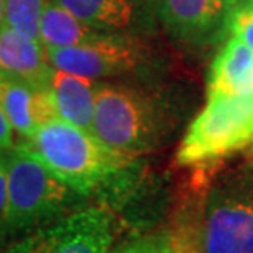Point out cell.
<instances>
[{
  "instance_id": "obj_17",
  "label": "cell",
  "mask_w": 253,
  "mask_h": 253,
  "mask_svg": "<svg viewBox=\"0 0 253 253\" xmlns=\"http://www.w3.org/2000/svg\"><path fill=\"white\" fill-rule=\"evenodd\" d=\"M229 31L253 52V0H239L230 18Z\"/></svg>"
},
{
  "instance_id": "obj_18",
  "label": "cell",
  "mask_w": 253,
  "mask_h": 253,
  "mask_svg": "<svg viewBox=\"0 0 253 253\" xmlns=\"http://www.w3.org/2000/svg\"><path fill=\"white\" fill-rule=\"evenodd\" d=\"M8 190H7V165L3 152L0 150V250L8 245Z\"/></svg>"
},
{
  "instance_id": "obj_14",
  "label": "cell",
  "mask_w": 253,
  "mask_h": 253,
  "mask_svg": "<svg viewBox=\"0 0 253 253\" xmlns=\"http://www.w3.org/2000/svg\"><path fill=\"white\" fill-rule=\"evenodd\" d=\"M100 31L90 28L67 8L47 0L40 20V41L44 47H69L87 42Z\"/></svg>"
},
{
  "instance_id": "obj_5",
  "label": "cell",
  "mask_w": 253,
  "mask_h": 253,
  "mask_svg": "<svg viewBox=\"0 0 253 253\" xmlns=\"http://www.w3.org/2000/svg\"><path fill=\"white\" fill-rule=\"evenodd\" d=\"M253 142V96L208 95L176 150V164L199 167L222 162Z\"/></svg>"
},
{
  "instance_id": "obj_21",
  "label": "cell",
  "mask_w": 253,
  "mask_h": 253,
  "mask_svg": "<svg viewBox=\"0 0 253 253\" xmlns=\"http://www.w3.org/2000/svg\"><path fill=\"white\" fill-rule=\"evenodd\" d=\"M252 145H253V142H252Z\"/></svg>"
},
{
  "instance_id": "obj_12",
  "label": "cell",
  "mask_w": 253,
  "mask_h": 253,
  "mask_svg": "<svg viewBox=\"0 0 253 253\" xmlns=\"http://www.w3.org/2000/svg\"><path fill=\"white\" fill-rule=\"evenodd\" d=\"M253 96V52L232 36L214 57L208 79V95Z\"/></svg>"
},
{
  "instance_id": "obj_4",
  "label": "cell",
  "mask_w": 253,
  "mask_h": 253,
  "mask_svg": "<svg viewBox=\"0 0 253 253\" xmlns=\"http://www.w3.org/2000/svg\"><path fill=\"white\" fill-rule=\"evenodd\" d=\"M2 152L7 165L8 244L85 206L87 196L52 173L23 144Z\"/></svg>"
},
{
  "instance_id": "obj_1",
  "label": "cell",
  "mask_w": 253,
  "mask_h": 253,
  "mask_svg": "<svg viewBox=\"0 0 253 253\" xmlns=\"http://www.w3.org/2000/svg\"><path fill=\"white\" fill-rule=\"evenodd\" d=\"M38 159L85 196L118 198L137 178V160L108 149L93 132L54 118L21 141Z\"/></svg>"
},
{
  "instance_id": "obj_16",
  "label": "cell",
  "mask_w": 253,
  "mask_h": 253,
  "mask_svg": "<svg viewBox=\"0 0 253 253\" xmlns=\"http://www.w3.org/2000/svg\"><path fill=\"white\" fill-rule=\"evenodd\" d=\"M47 0H5V23L40 40V20Z\"/></svg>"
},
{
  "instance_id": "obj_9",
  "label": "cell",
  "mask_w": 253,
  "mask_h": 253,
  "mask_svg": "<svg viewBox=\"0 0 253 253\" xmlns=\"http://www.w3.org/2000/svg\"><path fill=\"white\" fill-rule=\"evenodd\" d=\"M100 33L149 36L155 30V0H52Z\"/></svg>"
},
{
  "instance_id": "obj_6",
  "label": "cell",
  "mask_w": 253,
  "mask_h": 253,
  "mask_svg": "<svg viewBox=\"0 0 253 253\" xmlns=\"http://www.w3.org/2000/svg\"><path fill=\"white\" fill-rule=\"evenodd\" d=\"M121 219L110 204L84 206L8 244L0 253H110Z\"/></svg>"
},
{
  "instance_id": "obj_15",
  "label": "cell",
  "mask_w": 253,
  "mask_h": 253,
  "mask_svg": "<svg viewBox=\"0 0 253 253\" xmlns=\"http://www.w3.org/2000/svg\"><path fill=\"white\" fill-rule=\"evenodd\" d=\"M169 253H203L199 244L198 224L195 216V206L190 195L185 196L175 225L170 230V252Z\"/></svg>"
},
{
  "instance_id": "obj_20",
  "label": "cell",
  "mask_w": 253,
  "mask_h": 253,
  "mask_svg": "<svg viewBox=\"0 0 253 253\" xmlns=\"http://www.w3.org/2000/svg\"><path fill=\"white\" fill-rule=\"evenodd\" d=\"M5 23V0H0V28Z\"/></svg>"
},
{
  "instance_id": "obj_19",
  "label": "cell",
  "mask_w": 253,
  "mask_h": 253,
  "mask_svg": "<svg viewBox=\"0 0 253 253\" xmlns=\"http://www.w3.org/2000/svg\"><path fill=\"white\" fill-rule=\"evenodd\" d=\"M15 145V131L0 105V150H8Z\"/></svg>"
},
{
  "instance_id": "obj_11",
  "label": "cell",
  "mask_w": 253,
  "mask_h": 253,
  "mask_svg": "<svg viewBox=\"0 0 253 253\" xmlns=\"http://www.w3.org/2000/svg\"><path fill=\"white\" fill-rule=\"evenodd\" d=\"M54 67L46 47L3 23L0 28V74L20 79L36 88H49Z\"/></svg>"
},
{
  "instance_id": "obj_13",
  "label": "cell",
  "mask_w": 253,
  "mask_h": 253,
  "mask_svg": "<svg viewBox=\"0 0 253 253\" xmlns=\"http://www.w3.org/2000/svg\"><path fill=\"white\" fill-rule=\"evenodd\" d=\"M52 100L61 120L90 131L93 129L95 91L93 80L54 69L49 85Z\"/></svg>"
},
{
  "instance_id": "obj_2",
  "label": "cell",
  "mask_w": 253,
  "mask_h": 253,
  "mask_svg": "<svg viewBox=\"0 0 253 253\" xmlns=\"http://www.w3.org/2000/svg\"><path fill=\"white\" fill-rule=\"evenodd\" d=\"M190 195L203 253H253V167H196Z\"/></svg>"
},
{
  "instance_id": "obj_8",
  "label": "cell",
  "mask_w": 253,
  "mask_h": 253,
  "mask_svg": "<svg viewBox=\"0 0 253 253\" xmlns=\"http://www.w3.org/2000/svg\"><path fill=\"white\" fill-rule=\"evenodd\" d=\"M239 0H155L157 18L180 44L204 49L230 33V18Z\"/></svg>"
},
{
  "instance_id": "obj_10",
  "label": "cell",
  "mask_w": 253,
  "mask_h": 253,
  "mask_svg": "<svg viewBox=\"0 0 253 253\" xmlns=\"http://www.w3.org/2000/svg\"><path fill=\"white\" fill-rule=\"evenodd\" d=\"M0 105L21 141L30 139L41 125L59 118L49 88H36L5 74H0Z\"/></svg>"
},
{
  "instance_id": "obj_7",
  "label": "cell",
  "mask_w": 253,
  "mask_h": 253,
  "mask_svg": "<svg viewBox=\"0 0 253 253\" xmlns=\"http://www.w3.org/2000/svg\"><path fill=\"white\" fill-rule=\"evenodd\" d=\"M147 36L98 33L87 42L69 47H46L51 66L91 80L141 72L152 66Z\"/></svg>"
},
{
  "instance_id": "obj_3",
  "label": "cell",
  "mask_w": 253,
  "mask_h": 253,
  "mask_svg": "<svg viewBox=\"0 0 253 253\" xmlns=\"http://www.w3.org/2000/svg\"><path fill=\"white\" fill-rule=\"evenodd\" d=\"M175 116L157 91L131 85L98 84L91 132L106 147L137 159L164 144Z\"/></svg>"
}]
</instances>
